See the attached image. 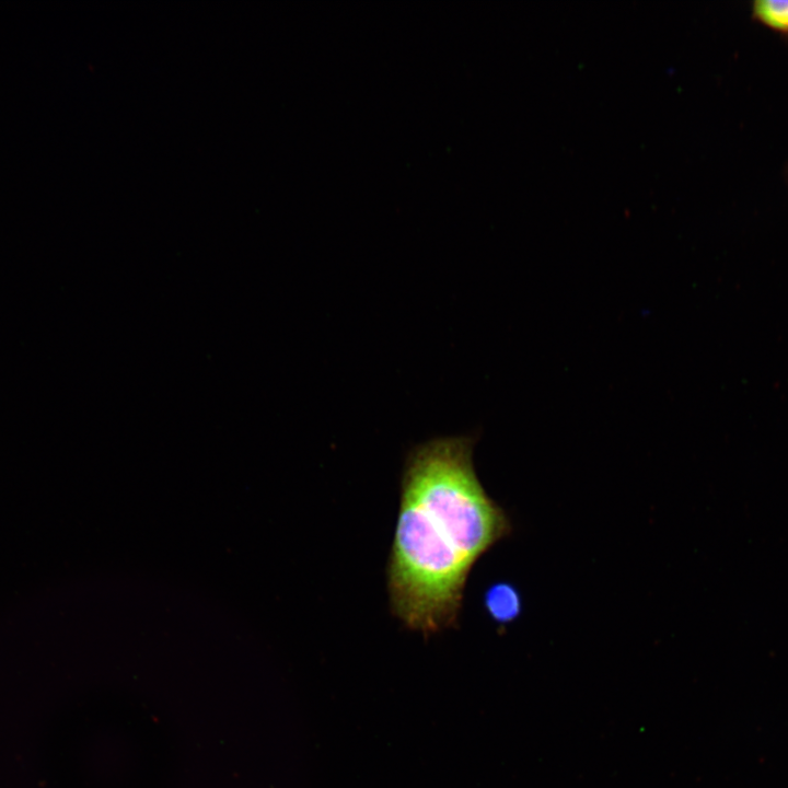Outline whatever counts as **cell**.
I'll return each instance as SVG.
<instances>
[{
	"label": "cell",
	"instance_id": "3957f363",
	"mask_svg": "<svg viewBox=\"0 0 788 788\" xmlns=\"http://www.w3.org/2000/svg\"><path fill=\"white\" fill-rule=\"evenodd\" d=\"M752 16L773 31L788 34V0H756Z\"/></svg>",
	"mask_w": 788,
	"mask_h": 788
},
{
	"label": "cell",
	"instance_id": "7a4b0ae2",
	"mask_svg": "<svg viewBox=\"0 0 788 788\" xmlns=\"http://www.w3.org/2000/svg\"><path fill=\"white\" fill-rule=\"evenodd\" d=\"M489 615L499 623L511 622L520 612V598L513 587L497 583L488 588L484 596Z\"/></svg>",
	"mask_w": 788,
	"mask_h": 788
},
{
	"label": "cell",
	"instance_id": "6da1fadb",
	"mask_svg": "<svg viewBox=\"0 0 788 788\" xmlns=\"http://www.w3.org/2000/svg\"><path fill=\"white\" fill-rule=\"evenodd\" d=\"M476 437H440L406 455L387 563L391 611L425 637L454 627L475 563L512 530L473 463Z\"/></svg>",
	"mask_w": 788,
	"mask_h": 788
}]
</instances>
